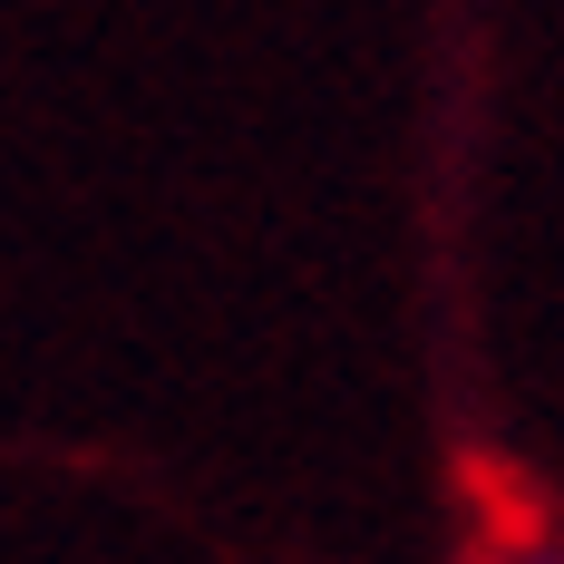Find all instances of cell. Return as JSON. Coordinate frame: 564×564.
Instances as JSON below:
<instances>
[{
	"instance_id": "cell-1",
	"label": "cell",
	"mask_w": 564,
	"mask_h": 564,
	"mask_svg": "<svg viewBox=\"0 0 564 564\" xmlns=\"http://www.w3.org/2000/svg\"><path fill=\"white\" fill-rule=\"evenodd\" d=\"M535 564H564V555H535Z\"/></svg>"
}]
</instances>
